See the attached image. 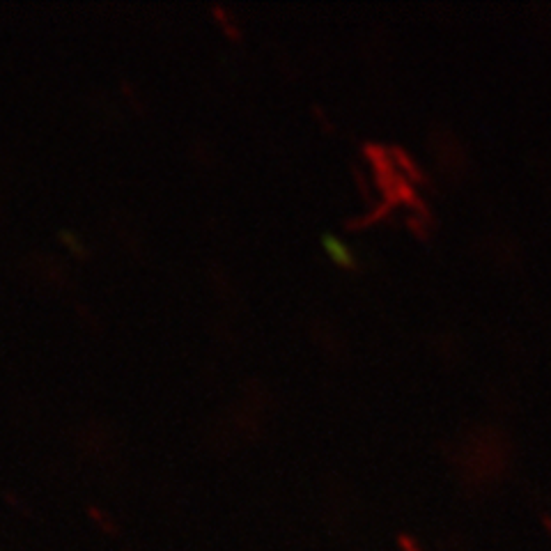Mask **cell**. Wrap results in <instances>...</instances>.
Here are the masks:
<instances>
[{
	"mask_svg": "<svg viewBox=\"0 0 551 551\" xmlns=\"http://www.w3.org/2000/svg\"><path fill=\"white\" fill-rule=\"evenodd\" d=\"M391 159L396 163V168L402 172V177L409 179V182H416V184H430V179H427L425 172L418 168V163L411 159V154H407L402 147H391Z\"/></svg>",
	"mask_w": 551,
	"mask_h": 551,
	"instance_id": "cell-1",
	"label": "cell"
},
{
	"mask_svg": "<svg viewBox=\"0 0 551 551\" xmlns=\"http://www.w3.org/2000/svg\"><path fill=\"white\" fill-rule=\"evenodd\" d=\"M322 244H324L326 253L331 255V260H333L338 267H342V269H356V258H354V253H351L340 239H335V237H331V235H324V237H322Z\"/></svg>",
	"mask_w": 551,
	"mask_h": 551,
	"instance_id": "cell-2",
	"label": "cell"
},
{
	"mask_svg": "<svg viewBox=\"0 0 551 551\" xmlns=\"http://www.w3.org/2000/svg\"><path fill=\"white\" fill-rule=\"evenodd\" d=\"M407 228L418 237V239H423V242L430 239V230H427V221H425V218H421V216H409V218H407Z\"/></svg>",
	"mask_w": 551,
	"mask_h": 551,
	"instance_id": "cell-3",
	"label": "cell"
}]
</instances>
